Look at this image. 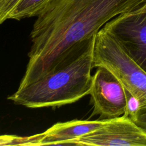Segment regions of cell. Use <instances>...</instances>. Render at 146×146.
<instances>
[{
    "instance_id": "8",
    "label": "cell",
    "mask_w": 146,
    "mask_h": 146,
    "mask_svg": "<svg viewBox=\"0 0 146 146\" xmlns=\"http://www.w3.org/2000/svg\"><path fill=\"white\" fill-rule=\"evenodd\" d=\"M51 0H21L9 19L21 20L38 16Z\"/></svg>"
},
{
    "instance_id": "7",
    "label": "cell",
    "mask_w": 146,
    "mask_h": 146,
    "mask_svg": "<svg viewBox=\"0 0 146 146\" xmlns=\"http://www.w3.org/2000/svg\"><path fill=\"white\" fill-rule=\"evenodd\" d=\"M107 120L74 119L57 123L40 133V139L35 145H75L74 141L76 139L101 127Z\"/></svg>"
},
{
    "instance_id": "1",
    "label": "cell",
    "mask_w": 146,
    "mask_h": 146,
    "mask_svg": "<svg viewBox=\"0 0 146 146\" xmlns=\"http://www.w3.org/2000/svg\"><path fill=\"white\" fill-rule=\"evenodd\" d=\"M146 0H51L37 16L31 34L29 61L18 88L48 74L73 45L96 34L116 16Z\"/></svg>"
},
{
    "instance_id": "3",
    "label": "cell",
    "mask_w": 146,
    "mask_h": 146,
    "mask_svg": "<svg viewBox=\"0 0 146 146\" xmlns=\"http://www.w3.org/2000/svg\"><path fill=\"white\" fill-rule=\"evenodd\" d=\"M98 67L112 72L124 88L139 100L140 109L135 123L146 133V72L103 27L96 34L94 50L93 67Z\"/></svg>"
},
{
    "instance_id": "11",
    "label": "cell",
    "mask_w": 146,
    "mask_h": 146,
    "mask_svg": "<svg viewBox=\"0 0 146 146\" xmlns=\"http://www.w3.org/2000/svg\"><path fill=\"white\" fill-rule=\"evenodd\" d=\"M135 11H137V12H143V11H146V2L143 5H141L140 7H139L138 9H136L135 10H134Z\"/></svg>"
},
{
    "instance_id": "4",
    "label": "cell",
    "mask_w": 146,
    "mask_h": 146,
    "mask_svg": "<svg viewBox=\"0 0 146 146\" xmlns=\"http://www.w3.org/2000/svg\"><path fill=\"white\" fill-rule=\"evenodd\" d=\"M103 28L120 43L125 52L146 72V11L119 14Z\"/></svg>"
},
{
    "instance_id": "9",
    "label": "cell",
    "mask_w": 146,
    "mask_h": 146,
    "mask_svg": "<svg viewBox=\"0 0 146 146\" xmlns=\"http://www.w3.org/2000/svg\"><path fill=\"white\" fill-rule=\"evenodd\" d=\"M39 137V133L26 137L0 135V145H35Z\"/></svg>"
},
{
    "instance_id": "2",
    "label": "cell",
    "mask_w": 146,
    "mask_h": 146,
    "mask_svg": "<svg viewBox=\"0 0 146 146\" xmlns=\"http://www.w3.org/2000/svg\"><path fill=\"white\" fill-rule=\"evenodd\" d=\"M96 34L73 45L48 74L18 88L7 99L16 104L37 108L71 104L88 95Z\"/></svg>"
},
{
    "instance_id": "10",
    "label": "cell",
    "mask_w": 146,
    "mask_h": 146,
    "mask_svg": "<svg viewBox=\"0 0 146 146\" xmlns=\"http://www.w3.org/2000/svg\"><path fill=\"white\" fill-rule=\"evenodd\" d=\"M21 0H0V25L9 17Z\"/></svg>"
},
{
    "instance_id": "6",
    "label": "cell",
    "mask_w": 146,
    "mask_h": 146,
    "mask_svg": "<svg viewBox=\"0 0 146 146\" xmlns=\"http://www.w3.org/2000/svg\"><path fill=\"white\" fill-rule=\"evenodd\" d=\"M76 145L146 146V133L129 117L107 119L98 129L74 141Z\"/></svg>"
},
{
    "instance_id": "5",
    "label": "cell",
    "mask_w": 146,
    "mask_h": 146,
    "mask_svg": "<svg viewBox=\"0 0 146 146\" xmlns=\"http://www.w3.org/2000/svg\"><path fill=\"white\" fill-rule=\"evenodd\" d=\"M92 78L90 95L93 105L91 116L99 115V120L122 116L126 109V94L120 80L103 67H96Z\"/></svg>"
}]
</instances>
